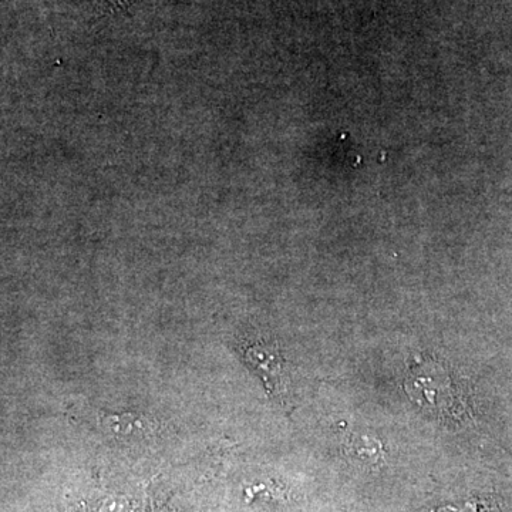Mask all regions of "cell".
Wrapping results in <instances>:
<instances>
[{
    "mask_svg": "<svg viewBox=\"0 0 512 512\" xmlns=\"http://www.w3.org/2000/svg\"><path fill=\"white\" fill-rule=\"evenodd\" d=\"M404 389L420 410L446 423H460L467 416L466 400L450 370L433 357L417 359L410 366Z\"/></svg>",
    "mask_w": 512,
    "mask_h": 512,
    "instance_id": "1",
    "label": "cell"
},
{
    "mask_svg": "<svg viewBox=\"0 0 512 512\" xmlns=\"http://www.w3.org/2000/svg\"><path fill=\"white\" fill-rule=\"evenodd\" d=\"M245 363L259 379L272 397L286 406L288 387H286L285 360L278 345L268 340H256L242 348Z\"/></svg>",
    "mask_w": 512,
    "mask_h": 512,
    "instance_id": "2",
    "label": "cell"
},
{
    "mask_svg": "<svg viewBox=\"0 0 512 512\" xmlns=\"http://www.w3.org/2000/svg\"><path fill=\"white\" fill-rule=\"evenodd\" d=\"M100 421L111 436L124 437V439L148 436L154 431L153 421L136 413L100 412Z\"/></svg>",
    "mask_w": 512,
    "mask_h": 512,
    "instance_id": "3",
    "label": "cell"
}]
</instances>
